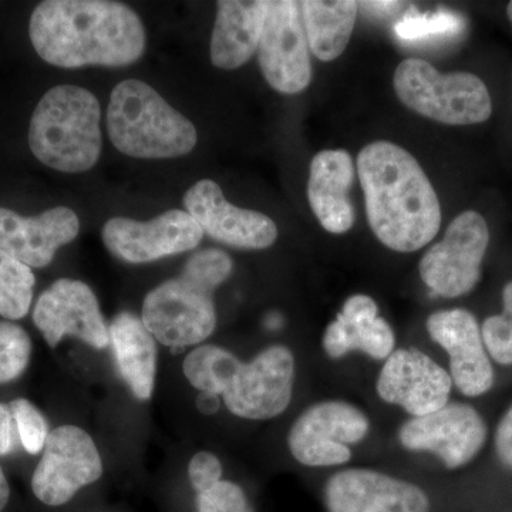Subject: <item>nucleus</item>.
Listing matches in <instances>:
<instances>
[{"label": "nucleus", "mask_w": 512, "mask_h": 512, "mask_svg": "<svg viewBox=\"0 0 512 512\" xmlns=\"http://www.w3.org/2000/svg\"><path fill=\"white\" fill-rule=\"evenodd\" d=\"M33 322L47 345L56 348L66 336L82 340L93 349L110 346L109 325L89 285L76 279H59L37 299Z\"/></svg>", "instance_id": "13"}, {"label": "nucleus", "mask_w": 512, "mask_h": 512, "mask_svg": "<svg viewBox=\"0 0 512 512\" xmlns=\"http://www.w3.org/2000/svg\"><path fill=\"white\" fill-rule=\"evenodd\" d=\"M338 322L348 336L350 350H362L373 359H387L393 353L394 333L386 320L370 318L348 320L338 315Z\"/></svg>", "instance_id": "26"}, {"label": "nucleus", "mask_w": 512, "mask_h": 512, "mask_svg": "<svg viewBox=\"0 0 512 512\" xmlns=\"http://www.w3.org/2000/svg\"><path fill=\"white\" fill-rule=\"evenodd\" d=\"M32 357V340L22 326L0 322V384L13 382L25 373Z\"/></svg>", "instance_id": "27"}, {"label": "nucleus", "mask_w": 512, "mask_h": 512, "mask_svg": "<svg viewBox=\"0 0 512 512\" xmlns=\"http://www.w3.org/2000/svg\"><path fill=\"white\" fill-rule=\"evenodd\" d=\"M10 412L15 419L16 430L26 453L39 454L43 451L49 437V424L35 404L26 399H16L9 404Z\"/></svg>", "instance_id": "31"}, {"label": "nucleus", "mask_w": 512, "mask_h": 512, "mask_svg": "<svg viewBox=\"0 0 512 512\" xmlns=\"http://www.w3.org/2000/svg\"><path fill=\"white\" fill-rule=\"evenodd\" d=\"M323 348L332 359H340L352 352L345 329L342 328L338 320L330 323L326 329L325 336H323Z\"/></svg>", "instance_id": "34"}, {"label": "nucleus", "mask_w": 512, "mask_h": 512, "mask_svg": "<svg viewBox=\"0 0 512 512\" xmlns=\"http://www.w3.org/2000/svg\"><path fill=\"white\" fill-rule=\"evenodd\" d=\"M99 100L74 84L53 87L37 103L29 126V147L40 163L60 173L92 170L99 161Z\"/></svg>", "instance_id": "3"}, {"label": "nucleus", "mask_w": 512, "mask_h": 512, "mask_svg": "<svg viewBox=\"0 0 512 512\" xmlns=\"http://www.w3.org/2000/svg\"><path fill=\"white\" fill-rule=\"evenodd\" d=\"M309 49L322 62H332L345 52L355 28L359 3L352 0L301 2Z\"/></svg>", "instance_id": "23"}, {"label": "nucleus", "mask_w": 512, "mask_h": 512, "mask_svg": "<svg viewBox=\"0 0 512 512\" xmlns=\"http://www.w3.org/2000/svg\"><path fill=\"white\" fill-rule=\"evenodd\" d=\"M369 420L352 404L325 402L309 407L293 424L288 437L292 456L308 467L348 463L350 444L365 439Z\"/></svg>", "instance_id": "10"}, {"label": "nucleus", "mask_w": 512, "mask_h": 512, "mask_svg": "<svg viewBox=\"0 0 512 512\" xmlns=\"http://www.w3.org/2000/svg\"><path fill=\"white\" fill-rule=\"evenodd\" d=\"M329 512H429L430 501L417 485L372 470H346L326 484Z\"/></svg>", "instance_id": "17"}, {"label": "nucleus", "mask_w": 512, "mask_h": 512, "mask_svg": "<svg viewBox=\"0 0 512 512\" xmlns=\"http://www.w3.org/2000/svg\"><path fill=\"white\" fill-rule=\"evenodd\" d=\"M495 448H497L501 463L512 468V406L498 424L497 433H495Z\"/></svg>", "instance_id": "35"}, {"label": "nucleus", "mask_w": 512, "mask_h": 512, "mask_svg": "<svg viewBox=\"0 0 512 512\" xmlns=\"http://www.w3.org/2000/svg\"><path fill=\"white\" fill-rule=\"evenodd\" d=\"M80 221L76 212L56 207L37 217H22L0 207V249L30 268H45L56 252L76 239Z\"/></svg>", "instance_id": "19"}, {"label": "nucleus", "mask_w": 512, "mask_h": 512, "mask_svg": "<svg viewBox=\"0 0 512 512\" xmlns=\"http://www.w3.org/2000/svg\"><path fill=\"white\" fill-rule=\"evenodd\" d=\"M184 207L208 237L242 249H265L275 244L278 228L258 211L235 207L225 200L215 181H198L185 192Z\"/></svg>", "instance_id": "15"}, {"label": "nucleus", "mask_w": 512, "mask_h": 512, "mask_svg": "<svg viewBox=\"0 0 512 512\" xmlns=\"http://www.w3.org/2000/svg\"><path fill=\"white\" fill-rule=\"evenodd\" d=\"M461 29V19L447 10L436 13H417L410 9L394 26L399 39L404 42H419L434 36L454 35Z\"/></svg>", "instance_id": "28"}, {"label": "nucleus", "mask_w": 512, "mask_h": 512, "mask_svg": "<svg viewBox=\"0 0 512 512\" xmlns=\"http://www.w3.org/2000/svg\"><path fill=\"white\" fill-rule=\"evenodd\" d=\"M504 311L485 319L481 328L485 349L495 362L512 365V282L503 291Z\"/></svg>", "instance_id": "30"}, {"label": "nucleus", "mask_w": 512, "mask_h": 512, "mask_svg": "<svg viewBox=\"0 0 512 512\" xmlns=\"http://www.w3.org/2000/svg\"><path fill=\"white\" fill-rule=\"evenodd\" d=\"M30 42L62 69L124 67L146 52V29L130 6L110 0H46L33 10Z\"/></svg>", "instance_id": "1"}, {"label": "nucleus", "mask_w": 512, "mask_h": 512, "mask_svg": "<svg viewBox=\"0 0 512 512\" xmlns=\"http://www.w3.org/2000/svg\"><path fill=\"white\" fill-rule=\"evenodd\" d=\"M141 320L153 338L173 350H183L210 338L217 328L214 292L187 279H168L148 293Z\"/></svg>", "instance_id": "6"}, {"label": "nucleus", "mask_w": 512, "mask_h": 512, "mask_svg": "<svg viewBox=\"0 0 512 512\" xmlns=\"http://www.w3.org/2000/svg\"><path fill=\"white\" fill-rule=\"evenodd\" d=\"M232 264L231 256L221 249L208 248L197 252L185 262L181 276L192 282V284L201 286L207 291L214 292L231 275Z\"/></svg>", "instance_id": "29"}, {"label": "nucleus", "mask_w": 512, "mask_h": 512, "mask_svg": "<svg viewBox=\"0 0 512 512\" xmlns=\"http://www.w3.org/2000/svg\"><path fill=\"white\" fill-rule=\"evenodd\" d=\"M9 500L10 487L8 478H6L5 471H3L2 466H0V512L5 511V508L8 507Z\"/></svg>", "instance_id": "39"}, {"label": "nucleus", "mask_w": 512, "mask_h": 512, "mask_svg": "<svg viewBox=\"0 0 512 512\" xmlns=\"http://www.w3.org/2000/svg\"><path fill=\"white\" fill-rule=\"evenodd\" d=\"M488 244L490 229L483 215L477 211L461 212L448 225L443 241L421 258V279L444 298L466 295L480 281Z\"/></svg>", "instance_id": "8"}, {"label": "nucleus", "mask_w": 512, "mask_h": 512, "mask_svg": "<svg viewBox=\"0 0 512 512\" xmlns=\"http://www.w3.org/2000/svg\"><path fill=\"white\" fill-rule=\"evenodd\" d=\"M453 380L443 367L419 350L400 349L387 357L377 393L384 402L402 406L414 417L446 406Z\"/></svg>", "instance_id": "16"}, {"label": "nucleus", "mask_w": 512, "mask_h": 512, "mask_svg": "<svg viewBox=\"0 0 512 512\" xmlns=\"http://www.w3.org/2000/svg\"><path fill=\"white\" fill-rule=\"evenodd\" d=\"M293 379L295 359L291 350L271 346L252 362L242 363L221 397L229 412L241 419H274L291 403Z\"/></svg>", "instance_id": "11"}, {"label": "nucleus", "mask_w": 512, "mask_h": 512, "mask_svg": "<svg viewBox=\"0 0 512 512\" xmlns=\"http://www.w3.org/2000/svg\"><path fill=\"white\" fill-rule=\"evenodd\" d=\"M301 2H268L258 46V62L266 82L276 92L301 93L312 79L311 56Z\"/></svg>", "instance_id": "9"}, {"label": "nucleus", "mask_w": 512, "mask_h": 512, "mask_svg": "<svg viewBox=\"0 0 512 512\" xmlns=\"http://www.w3.org/2000/svg\"><path fill=\"white\" fill-rule=\"evenodd\" d=\"M268 9L265 0H220L211 37V62L235 70L258 52Z\"/></svg>", "instance_id": "21"}, {"label": "nucleus", "mask_w": 512, "mask_h": 512, "mask_svg": "<svg viewBox=\"0 0 512 512\" xmlns=\"http://www.w3.org/2000/svg\"><path fill=\"white\" fill-rule=\"evenodd\" d=\"M35 285L32 268L0 249V316L8 320L25 318Z\"/></svg>", "instance_id": "25"}, {"label": "nucleus", "mask_w": 512, "mask_h": 512, "mask_svg": "<svg viewBox=\"0 0 512 512\" xmlns=\"http://www.w3.org/2000/svg\"><path fill=\"white\" fill-rule=\"evenodd\" d=\"M101 237L121 261L148 264L197 248L204 231L187 211L170 210L151 221L111 218L104 224Z\"/></svg>", "instance_id": "12"}, {"label": "nucleus", "mask_w": 512, "mask_h": 512, "mask_svg": "<svg viewBox=\"0 0 512 512\" xmlns=\"http://www.w3.org/2000/svg\"><path fill=\"white\" fill-rule=\"evenodd\" d=\"M427 330L450 356L451 380L461 393L481 396L493 387V365L473 313L464 309L433 313L427 319Z\"/></svg>", "instance_id": "18"}, {"label": "nucleus", "mask_w": 512, "mask_h": 512, "mask_svg": "<svg viewBox=\"0 0 512 512\" xmlns=\"http://www.w3.org/2000/svg\"><path fill=\"white\" fill-rule=\"evenodd\" d=\"M399 439L407 450L436 454L447 468H458L480 453L487 427L473 407L446 404L437 412L407 421Z\"/></svg>", "instance_id": "14"}, {"label": "nucleus", "mask_w": 512, "mask_h": 512, "mask_svg": "<svg viewBox=\"0 0 512 512\" xmlns=\"http://www.w3.org/2000/svg\"><path fill=\"white\" fill-rule=\"evenodd\" d=\"M242 362L221 346H198L184 359L183 372L194 389L222 396Z\"/></svg>", "instance_id": "24"}, {"label": "nucleus", "mask_w": 512, "mask_h": 512, "mask_svg": "<svg viewBox=\"0 0 512 512\" xmlns=\"http://www.w3.org/2000/svg\"><path fill=\"white\" fill-rule=\"evenodd\" d=\"M109 332L120 376L136 399L147 402L156 387V339L143 320L131 312L119 313L109 325Z\"/></svg>", "instance_id": "22"}, {"label": "nucleus", "mask_w": 512, "mask_h": 512, "mask_svg": "<svg viewBox=\"0 0 512 512\" xmlns=\"http://www.w3.org/2000/svg\"><path fill=\"white\" fill-rule=\"evenodd\" d=\"M357 173L370 228L387 248L419 251L439 234V198L409 151L389 141H376L360 151Z\"/></svg>", "instance_id": "2"}, {"label": "nucleus", "mask_w": 512, "mask_h": 512, "mask_svg": "<svg viewBox=\"0 0 512 512\" xmlns=\"http://www.w3.org/2000/svg\"><path fill=\"white\" fill-rule=\"evenodd\" d=\"M15 419L9 406L0 403V457L8 456L15 448Z\"/></svg>", "instance_id": "36"}, {"label": "nucleus", "mask_w": 512, "mask_h": 512, "mask_svg": "<svg viewBox=\"0 0 512 512\" xmlns=\"http://www.w3.org/2000/svg\"><path fill=\"white\" fill-rule=\"evenodd\" d=\"M197 407L205 416H212L220 410V397L215 394L201 393L197 399Z\"/></svg>", "instance_id": "37"}, {"label": "nucleus", "mask_w": 512, "mask_h": 512, "mask_svg": "<svg viewBox=\"0 0 512 512\" xmlns=\"http://www.w3.org/2000/svg\"><path fill=\"white\" fill-rule=\"evenodd\" d=\"M107 133L128 157L165 160L187 156L197 146V128L150 84L128 79L117 84L107 107Z\"/></svg>", "instance_id": "4"}, {"label": "nucleus", "mask_w": 512, "mask_h": 512, "mask_svg": "<svg viewBox=\"0 0 512 512\" xmlns=\"http://www.w3.org/2000/svg\"><path fill=\"white\" fill-rule=\"evenodd\" d=\"M103 473V460L90 434L67 424L50 431L32 476V491L47 507H63Z\"/></svg>", "instance_id": "7"}, {"label": "nucleus", "mask_w": 512, "mask_h": 512, "mask_svg": "<svg viewBox=\"0 0 512 512\" xmlns=\"http://www.w3.org/2000/svg\"><path fill=\"white\" fill-rule=\"evenodd\" d=\"M195 512H254L245 491L232 481L221 480L210 490L195 494Z\"/></svg>", "instance_id": "32"}, {"label": "nucleus", "mask_w": 512, "mask_h": 512, "mask_svg": "<svg viewBox=\"0 0 512 512\" xmlns=\"http://www.w3.org/2000/svg\"><path fill=\"white\" fill-rule=\"evenodd\" d=\"M359 5L365 6L366 9L373 10V12H382L384 15H390V13L396 12L400 9L402 3L397 2H365L359 3Z\"/></svg>", "instance_id": "38"}, {"label": "nucleus", "mask_w": 512, "mask_h": 512, "mask_svg": "<svg viewBox=\"0 0 512 512\" xmlns=\"http://www.w3.org/2000/svg\"><path fill=\"white\" fill-rule=\"evenodd\" d=\"M353 180L355 167L348 151H320L313 157L309 204L322 227L332 234H345L355 224V208L349 200Z\"/></svg>", "instance_id": "20"}, {"label": "nucleus", "mask_w": 512, "mask_h": 512, "mask_svg": "<svg viewBox=\"0 0 512 512\" xmlns=\"http://www.w3.org/2000/svg\"><path fill=\"white\" fill-rule=\"evenodd\" d=\"M507 16L508 19H510L511 25H512V2L508 3L507 6Z\"/></svg>", "instance_id": "40"}, {"label": "nucleus", "mask_w": 512, "mask_h": 512, "mask_svg": "<svg viewBox=\"0 0 512 512\" xmlns=\"http://www.w3.org/2000/svg\"><path fill=\"white\" fill-rule=\"evenodd\" d=\"M188 478L195 494L210 490L222 480L221 461L210 451H200L188 464Z\"/></svg>", "instance_id": "33"}, {"label": "nucleus", "mask_w": 512, "mask_h": 512, "mask_svg": "<svg viewBox=\"0 0 512 512\" xmlns=\"http://www.w3.org/2000/svg\"><path fill=\"white\" fill-rule=\"evenodd\" d=\"M393 83L404 106L439 123L471 126L493 114L490 92L473 73H440L426 60L406 59L397 66Z\"/></svg>", "instance_id": "5"}]
</instances>
